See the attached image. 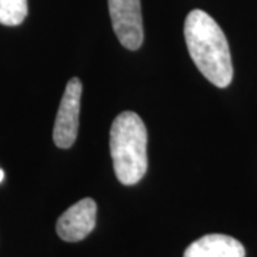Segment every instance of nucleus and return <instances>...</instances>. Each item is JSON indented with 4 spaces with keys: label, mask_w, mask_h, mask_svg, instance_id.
<instances>
[{
    "label": "nucleus",
    "mask_w": 257,
    "mask_h": 257,
    "mask_svg": "<svg viewBox=\"0 0 257 257\" xmlns=\"http://www.w3.org/2000/svg\"><path fill=\"white\" fill-rule=\"evenodd\" d=\"M110 153L119 182L139 183L147 172V130L133 111H123L110 128Z\"/></svg>",
    "instance_id": "nucleus-2"
},
{
    "label": "nucleus",
    "mask_w": 257,
    "mask_h": 257,
    "mask_svg": "<svg viewBox=\"0 0 257 257\" xmlns=\"http://www.w3.org/2000/svg\"><path fill=\"white\" fill-rule=\"evenodd\" d=\"M28 0H0V25L18 26L28 16Z\"/></svg>",
    "instance_id": "nucleus-7"
},
{
    "label": "nucleus",
    "mask_w": 257,
    "mask_h": 257,
    "mask_svg": "<svg viewBox=\"0 0 257 257\" xmlns=\"http://www.w3.org/2000/svg\"><path fill=\"white\" fill-rule=\"evenodd\" d=\"M96 214L97 206L90 197L74 203L57 220L59 237L64 241H80L87 237L96 226Z\"/></svg>",
    "instance_id": "nucleus-5"
},
{
    "label": "nucleus",
    "mask_w": 257,
    "mask_h": 257,
    "mask_svg": "<svg viewBox=\"0 0 257 257\" xmlns=\"http://www.w3.org/2000/svg\"><path fill=\"white\" fill-rule=\"evenodd\" d=\"M109 12L120 43L128 50H138L145 37L140 0H109Z\"/></svg>",
    "instance_id": "nucleus-4"
},
{
    "label": "nucleus",
    "mask_w": 257,
    "mask_h": 257,
    "mask_svg": "<svg viewBox=\"0 0 257 257\" xmlns=\"http://www.w3.org/2000/svg\"><path fill=\"white\" fill-rule=\"evenodd\" d=\"M246 250L239 240L227 234H206L193 241L184 257H244Z\"/></svg>",
    "instance_id": "nucleus-6"
},
{
    "label": "nucleus",
    "mask_w": 257,
    "mask_h": 257,
    "mask_svg": "<svg viewBox=\"0 0 257 257\" xmlns=\"http://www.w3.org/2000/svg\"><path fill=\"white\" fill-rule=\"evenodd\" d=\"M184 39L200 73L214 86L227 87L233 79V64L227 39L216 20L203 10H192L184 22Z\"/></svg>",
    "instance_id": "nucleus-1"
},
{
    "label": "nucleus",
    "mask_w": 257,
    "mask_h": 257,
    "mask_svg": "<svg viewBox=\"0 0 257 257\" xmlns=\"http://www.w3.org/2000/svg\"><path fill=\"white\" fill-rule=\"evenodd\" d=\"M80 97H82V82L77 77H73L66 84L63 97L56 116L55 128H53L55 145L60 149H69L77 138Z\"/></svg>",
    "instance_id": "nucleus-3"
},
{
    "label": "nucleus",
    "mask_w": 257,
    "mask_h": 257,
    "mask_svg": "<svg viewBox=\"0 0 257 257\" xmlns=\"http://www.w3.org/2000/svg\"><path fill=\"white\" fill-rule=\"evenodd\" d=\"M3 179H5V173H3V170L0 169V183L3 182Z\"/></svg>",
    "instance_id": "nucleus-8"
}]
</instances>
